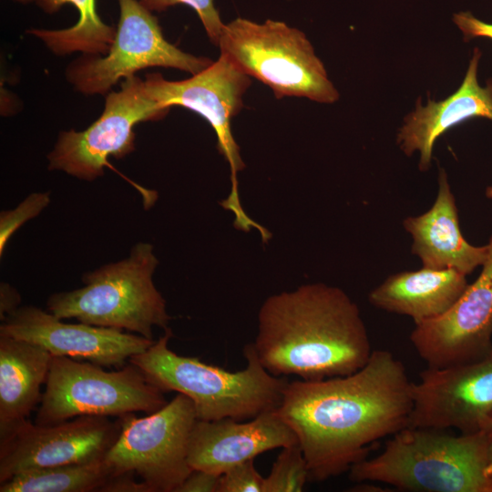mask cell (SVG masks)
Returning a JSON list of instances; mask_svg holds the SVG:
<instances>
[{
    "label": "cell",
    "instance_id": "6da1fadb",
    "mask_svg": "<svg viewBox=\"0 0 492 492\" xmlns=\"http://www.w3.org/2000/svg\"><path fill=\"white\" fill-rule=\"evenodd\" d=\"M413 404L403 363L373 350L354 374L288 382L277 411L298 438L309 481L322 482L348 472L376 441L407 427Z\"/></svg>",
    "mask_w": 492,
    "mask_h": 492
},
{
    "label": "cell",
    "instance_id": "7a4b0ae2",
    "mask_svg": "<svg viewBox=\"0 0 492 492\" xmlns=\"http://www.w3.org/2000/svg\"><path fill=\"white\" fill-rule=\"evenodd\" d=\"M252 344L269 373L305 381L354 374L373 352L358 306L343 290L321 282L268 297Z\"/></svg>",
    "mask_w": 492,
    "mask_h": 492
},
{
    "label": "cell",
    "instance_id": "3957f363",
    "mask_svg": "<svg viewBox=\"0 0 492 492\" xmlns=\"http://www.w3.org/2000/svg\"><path fill=\"white\" fill-rule=\"evenodd\" d=\"M164 331V335L128 362L164 393L175 391L190 398L197 419L244 421L281 405L289 381L265 369L252 343L243 349L246 367L231 372L197 357L177 354L168 346L172 331Z\"/></svg>",
    "mask_w": 492,
    "mask_h": 492
},
{
    "label": "cell",
    "instance_id": "277c9868",
    "mask_svg": "<svg viewBox=\"0 0 492 492\" xmlns=\"http://www.w3.org/2000/svg\"><path fill=\"white\" fill-rule=\"evenodd\" d=\"M489 437L483 430L453 436L407 426L378 456L350 468L354 482L375 481L418 492H492L486 475Z\"/></svg>",
    "mask_w": 492,
    "mask_h": 492
},
{
    "label": "cell",
    "instance_id": "5b68a950",
    "mask_svg": "<svg viewBox=\"0 0 492 492\" xmlns=\"http://www.w3.org/2000/svg\"><path fill=\"white\" fill-rule=\"evenodd\" d=\"M158 263L153 246L138 242L126 259L83 274V287L52 294L46 309L63 320L128 330L153 340V327L166 330L171 319L153 283Z\"/></svg>",
    "mask_w": 492,
    "mask_h": 492
},
{
    "label": "cell",
    "instance_id": "8992f818",
    "mask_svg": "<svg viewBox=\"0 0 492 492\" xmlns=\"http://www.w3.org/2000/svg\"><path fill=\"white\" fill-rule=\"evenodd\" d=\"M218 46L241 71L270 87L276 98L299 97L325 104L339 99L305 34L284 22L235 18L224 25Z\"/></svg>",
    "mask_w": 492,
    "mask_h": 492
},
{
    "label": "cell",
    "instance_id": "52a82bcc",
    "mask_svg": "<svg viewBox=\"0 0 492 492\" xmlns=\"http://www.w3.org/2000/svg\"><path fill=\"white\" fill-rule=\"evenodd\" d=\"M164 394L132 364L108 372L91 362L53 355L35 424L51 425L80 415H149L168 403Z\"/></svg>",
    "mask_w": 492,
    "mask_h": 492
},
{
    "label": "cell",
    "instance_id": "ba28073f",
    "mask_svg": "<svg viewBox=\"0 0 492 492\" xmlns=\"http://www.w3.org/2000/svg\"><path fill=\"white\" fill-rule=\"evenodd\" d=\"M120 433L104 461L111 477L133 473L151 492H175L193 470L188 446L197 420L190 398L178 395L159 410L137 417H118Z\"/></svg>",
    "mask_w": 492,
    "mask_h": 492
},
{
    "label": "cell",
    "instance_id": "9c48e42d",
    "mask_svg": "<svg viewBox=\"0 0 492 492\" xmlns=\"http://www.w3.org/2000/svg\"><path fill=\"white\" fill-rule=\"evenodd\" d=\"M151 97L167 108L179 106L203 117L214 129L218 149L230 164L231 190L222 206L235 215L238 229H261L243 211L238 191L237 174L245 165L231 133V120L243 107L242 97L251 86V77L225 55L206 69L181 81H169L159 74H148L144 80Z\"/></svg>",
    "mask_w": 492,
    "mask_h": 492
},
{
    "label": "cell",
    "instance_id": "30bf717a",
    "mask_svg": "<svg viewBox=\"0 0 492 492\" xmlns=\"http://www.w3.org/2000/svg\"><path fill=\"white\" fill-rule=\"evenodd\" d=\"M169 110L151 97L144 80L125 78L119 91L108 94L104 111L87 128L60 133L47 156L48 169L93 181L104 174L108 157L122 159L135 149L138 123L161 119Z\"/></svg>",
    "mask_w": 492,
    "mask_h": 492
},
{
    "label": "cell",
    "instance_id": "8fae6325",
    "mask_svg": "<svg viewBox=\"0 0 492 492\" xmlns=\"http://www.w3.org/2000/svg\"><path fill=\"white\" fill-rule=\"evenodd\" d=\"M119 19L113 44L104 57L88 56L75 62L67 77L81 93L106 94L120 78L150 67H171L191 75L213 61L185 53L163 36L158 18L138 0H118Z\"/></svg>",
    "mask_w": 492,
    "mask_h": 492
},
{
    "label": "cell",
    "instance_id": "7c38bea8",
    "mask_svg": "<svg viewBox=\"0 0 492 492\" xmlns=\"http://www.w3.org/2000/svg\"><path fill=\"white\" fill-rule=\"evenodd\" d=\"M477 280L443 315L415 324L410 340L429 368L477 361L492 350V235Z\"/></svg>",
    "mask_w": 492,
    "mask_h": 492
},
{
    "label": "cell",
    "instance_id": "4fadbf2b",
    "mask_svg": "<svg viewBox=\"0 0 492 492\" xmlns=\"http://www.w3.org/2000/svg\"><path fill=\"white\" fill-rule=\"evenodd\" d=\"M120 430L118 417L80 415L51 425L28 420L0 442V483L29 469L103 458Z\"/></svg>",
    "mask_w": 492,
    "mask_h": 492
},
{
    "label": "cell",
    "instance_id": "5bb4252c",
    "mask_svg": "<svg viewBox=\"0 0 492 492\" xmlns=\"http://www.w3.org/2000/svg\"><path fill=\"white\" fill-rule=\"evenodd\" d=\"M413 384L409 425L463 434L483 429L492 414V350L483 358L446 368H427Z\"/></svg>",
    "mask_w": 492,
    "mask_h": 492
},
{
    "label": "cell",
    "instance_id": "9a60e30c",
    "mask_svg": "<svg viewBox=\"0 0 492 492\" xmlns=\"http://www.w3.org/2000/svg\"><path fill=\"white\" fill-rule=\"evenodd\" d=\"M1 322L0 335L38 344L55 356L86 359L100 366H123L154 343L114 328L67 323L31 305L18 307Z\"/></svg>",
    "mask_w": 492,
    "mask_h": 492
},
{
    "label": "cell",
    "instance_id": "2e32d148",
    "mask_svg": "<svg viewBox=\"0 0 492 492\" xmlns=\"http://www.w3.org/2000/svg\"><path fill=\"white\" fill-rule=\"evenodd\" d=\"M297 443L295 433L277 409L263 412L249 422L197 419L190 436L188 463L192 469L222 475L260 454Z\"/></svg>",
    "mask_w": 492,
    "mask_h": 492
},
{
    "label": "cell",
    "instance_id": "e0dca14e",
    "mask_svg": "<svg viewBox=\"0 0 492 492\" xmlns=\"http://www.w3.org/2000/svg\"><path fill=\"white\" fill-rule=\"evenodd\" d=\"M481 56V50L475 47L461 86L454 94L440 101L428 99L425 106L417 100L415 110L405 116L396 142L406 156L419 152L421 171L431 167L435 142L446 130L474 118L492 120V78L484 87L477 79Z\"/></svg>",
    "mask_w": 492,
    "mask_h": 492
},
{
    "label": "cell",
    "instance_id": "ac0fdd59",
    "mask_svg": "<svg viewBox=\"0 0 492 492\" xmlns=\"http://www.w3.org/2000/svg\"><path fill=\"white\" fill-rule=\"evenodd\" d=\"M403 225L413 239L412 253L423 267L453 269L467 276L487 259V245H472L461 233L456 200L443 169L433 206L421 215L405 218Z\"/></svg>",
    "mask_w": 492,
    "mask_h": 492
},
{
    "label": "cell",
    "instance_id": "d6986e66",
    "mask_svg": "<svg viewBox=\"0 0 492 492\" xmlns=\"http://www.w3.org/2000/svg\"><path fill=\"white\" fill-rule=\"evenodd\" d=\"M468 284L466 276L456 270L422 267L390 275L370 292L368 301L378 309L407 315L417 324L446 313Z\"/></svg>",
    "mask_w": 492,
    "mask_h": 492
},
{
    "label": "cell",
    "instance_id": "ffe728a7",
    "mask_svg": "<svg viewBox=\"0 0 492 492\" xmlns=\"http://www.w3.org/2000/svg\"><path fill=\"white\" fill-rule=\"evenodd\" d=\"M52 356L38 344L0 335V442L27 422L41 401Z\"/></svg>",
    "mask_w": 492,
    "mask_h": 492
},
{
    "label": "cell",
    "instance_id": "44dd1931",
    "mask_svg": "<svg viewBox=\"0 0 492 492\" xmlns=\"http://www.w3.org/2000/svg\"><path fill=\"white\" fill-rule=\"evenodd\" d=\"M46 13L57 12L72 4L78 11L77 24L60 30L32 29L30 34L41 39L56 55L82 52L87 56L105 55L109 51L116 28L105 24L97 12L96 0H34Z\"/></svg>",
    "mask_w": 492,
    "mask_h": 492
},
{
    "label": "cell",
    "instance_id": "7402d4cb",
    "mask_svg": "<svg viewBox=\"0 0 492 492\" xmlns=\"http://www.w3.org/2000/svg\"><path fill=\"white\" fill-rule=\"evenodd\" d=\"M111 477L104 457L85 463L29 469L0 483V492L99 491Z\"/></svg>",
    "mask_w": 492,
    "mask_h": 492
},
{
    "label": "cell",
    "instance_id": "603a6c76",
    "mask_svg": "<svg viewBox=\"0 0 492 492\" xmlns=\"http://www.w3.org/2000/svg\"><path fill=\"white\" fill-rule=\"evenodd\" d=\"M309 481V469L299 443L282 447L267 477L262 492H300Z\"/></svg>",
    "mask_w": 492,
    "mask_h": 492
},
{
    "label": "cell",
    "instance_id": "cb8c5ba5",
    "mask_svg": "<svg viewBox=\"0 0 492 492\" xmlns=\"http://www.w3.org/2000/svg\"><path fill=\"white\" fill-rule=\"evenodd\" d=\"M50 203L48 192H35L28 195L15 209L0 213V255L5 249L10 237L27 220L36 217Z\"/></svg>",
    "mask_w": 492,
    "mask_h": 492
},
{
    "label": "cell",
    "instance_id": "d4e9b609",
    "mask_svg": "<svg viewBox=\"0 0 492 492\" xmlns=\"http://www.w3.org/2000/svg\"><path fill=\"white\" fill-rule=\"evenodd\" d=\"M138 3L150 12H162L176 5H185L191 7L199 15L200 20L210 40L218 46L225 24L222 23L220 13L215 7L214 0H138Z\"/></svg>",
    "mask_w": 492,
    "mask_h": 492
},
{
    "label": "cell",
    "instance_id": "484cf974",
    "mask_svg": "<svg viewBox=\"0 0 492 492\" xmlns=\"http://www.w3.org/2000/svg\"><path fill=\"white\" fill-rule=\"evenodd\" d=\"M263 479L254 459H249L220 475L219 492H262Z\"/></svg>",
    "mask_w": 492,
    "mask_h": 492
},
{
    "label": "cell",
    "instance_id": "4316f807",
    "mask_svg": "<svg viewBox=\"0 0 492 492\" xmlns=\"http://www.w3.org/2000/svg\"><path fill=\"white\" fill-rule=\"evenodd\" d=\"M453 22L463 33L464 40L466 42L476 37L492 40V24L478 19L469 11L454 14Z\"/></svg>",
    "mask_w": 492,
    "mask_h": 492
},
{
    "label": "cell",
    "instance_id": "83f0119b",
    "mask_svg": "<svg viewBox=\"0 0 492 492\" xmlns=\"http://www.w3.org/2000/svg\"><path fill=\"white\" fill-rule=\"evenodd\" d=\"M220 475L193 469L175 492H219Z\"/></svg>",
    "mask_w": 492,
    "mask_h": 492
},
{
    "label": "cell",
    "instance_id": "f1b7e54d",
    "mask_svg": "<svg viewBox=\"0 0 492 492\" xmlns=\"http://www.w3.org/2000/svg\"><path fill=\"white\" fill-rule=\"evenodd\" d=\"M133 473L111 477L100 488L102 492H151L148 485L135 480Z\"/></svg>",
    "mask_w": 492,
    "mask_h": 492
},
{
    "label": "cell",
    "instance_id": "f546056e",
    "mask_svg": "<svg viewBox=\"0 0 492 492\" xmlns=\"http://www.w3.org/2000/svg\"><path fill=\"white\" fill-rule=\"evenodd\" d=\"M21 302L18 292L6 282H2L0 286V318L1 321L5 316L15 312Z\"/></svg>",
    "mask_w": 492,
    "mask_h": 492
},
{
    "label": "cell",
    "instance_id": "4dcf8cb0",
    "mask_svg": "<svg viewBox=\"0 0 492 492\" xmlns=\"http://www.w3.org/2000/svg\"><path fill=\"white\" fill-rule=\"evenodd\" d=\"M489 437L488 448H487V464L486 468V475L490 484L492 485V436Z\"/></svg>",
    "mask_w": 492,
    "mask_h": 492
},
{
    "label": "cell",
    "instance_id": "1f68e13d",
    "mask_svg": "<svg viewBox=\"0 0 492 492\" xmlns=\"http://www.w3.org/2000/svg\"><path fill=\"white\" fill-rule=\"evenodd\" d=\"M360 484L355 486L353 488L354 491H369V492H378V491H385L384 489H380L379 487L369 485V484H363V482H359Z\"/></svg>",
    "mask_w": 492,
    "mask_h": 492
},
{
    "label": "cell",
    "instance_id": "d6a6232c",
    "mask_svg": "<svg viewBox=\"0 0 492 492\" xmlns=\"http://www.w3.org/2000/svg\"><path fill=\"white\" fill-rule=\"evenodd\" d=\"M482 430L485 431L488 436H492V414Z\"/></svg>",
    "mask_w": 492,
    "mask_h": 492
},
{
    "label": "cell",
    "instance_id": "836d02e7",
    "mask_svg": "<svg viewBox=\"0 0 492 492\" xmlns=\"http://www.w3.org/2000/svg\"><path fill=\"white\" fill-rule=\"evenodd\" d=\"M485 194L487 198L492 199V185L487 187Z\"/></svg>",
    "mask_w": 492,
    "mask_h": 492
},
{
    "label": "cell",
    "instance_id": "e575fe53",
    "mask_svg": "<svg viewBox=\"0 0 492 492\" xmlns=\"http://www.w3.org/2000/svg\"><path fill=\"white\" fill-rule=\"evenodd\" d=\"M15 1L21 4H28L34 0H15Z\"/></svg>",
    "mask_w": 492,
    "mask_h": 492
}]
</instances>
